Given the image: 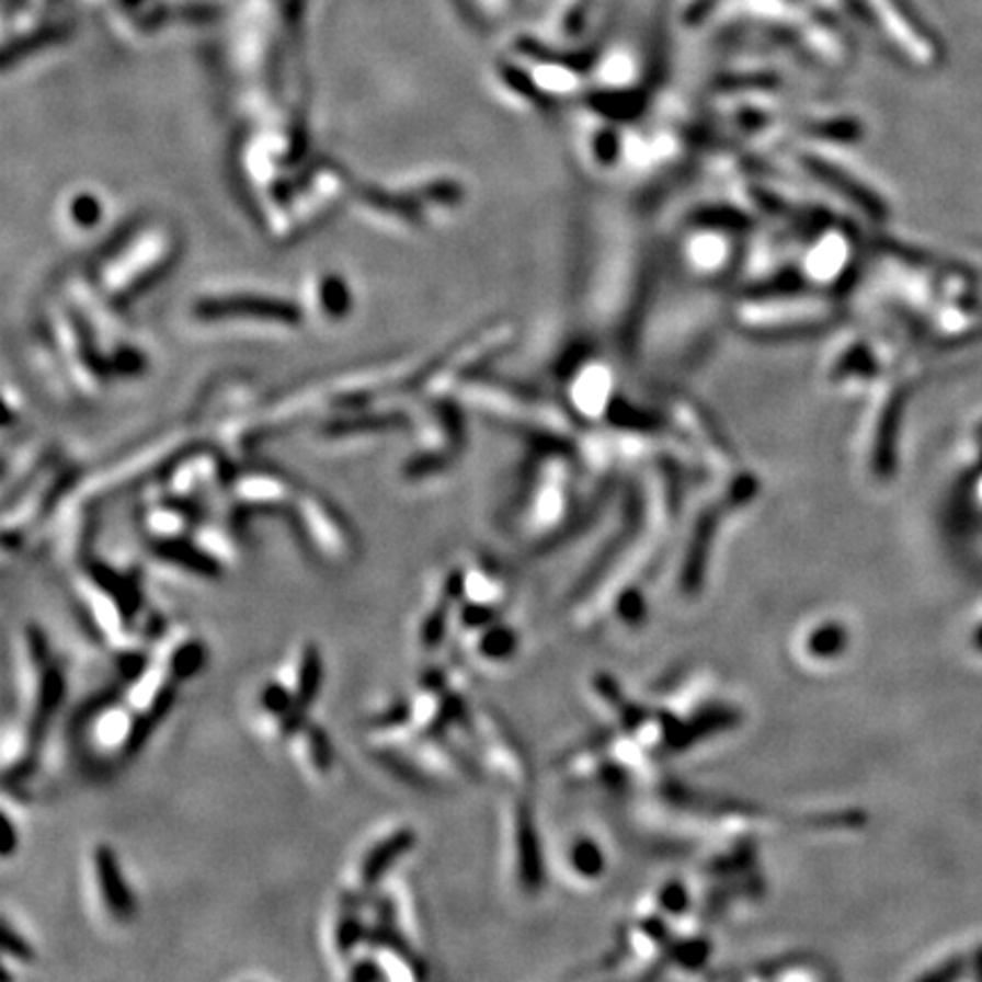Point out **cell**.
<instances>
[{"label": "cell", "instance_id": "cell-1", "mask_svg": "<svg viewBox=\"0 0 982 982\" xmlns=\"http://www.w3.org/2000/svg\"><path fill=\"white\" fill-rule=\"evenodd\" d=\"M141 723L146 717L135 712L130 705H107L89 723V736L103 753H128L141 740Z\"/></svg>", "mask_w": 982, "mask_h": 982}, {"label": "cell", "instance_id": "cell-2", "mask_svg": "<svg viewBox=\"0 0 982 982\" xmlns=\"http://www.w3.org/2000/svg\"><path fill=\"white\" fill-rule=\"evenodd\" d=\"M305 526L307 535H310L315 548L328 560L344 562L353 548L349 530L336 521L330 512L326 514L321 505H307L305 510Z\"/></svg>", "mask_w": 982, "mask_h": 982}, {"label": "cell", "instance_id": "cell-3", "mask_svg": "<svg viewBox=\"0 0 982 982\" xmlns=\"http://www.w3.org/2000/svg\"><path fill=\"white\" fill-rule=\"evenodd\" d=\"M94 871L99 882V894L103 903L107 905V912L116 918H126L133 912V899L123 876L118 871V865L114 859V853L107 848H96L94 853Z\"/></svg>", "mask_w": 982, "mask_h": 982}, {"label": "cell", "instance_id": "cell-4", "mask_svg": "<svg viewBox=\"0 0 982 982\" xmlns=\"http://www.w3.org/2000/svg\"><path fill=\"white\" fill-rule=\"evenodd\" d=\"M414 842V835L410 831H396L387 840L378 842L372 850L366 853L359 865V880L362 884H374L385 876V871L401 857Z\"/></svg>", "mask_w": 982, "mask_h": 982}, {"label": "cell", "instance_id": "cell-5", "mask_svg": "<svg viewBox=\"0 0 982 982\" xmlns=\"http://www.w3.org/2000/svg\"><path fill=\"white\" fill-rule=\"evenodd\" d=\"M319 683H321V658H319V651L315 647H305V651L300 653L298 664L294 666V683L287 685L294 692V696H296L298 708H302V705L315 700Z\"/></svg>", "mask_w": 982, "mask_h": 982}, {"label": "cell", "instance_id": "cell-6", "mask_svg": "<svg viewBox=\"0 0 982 982\" xmlns=\"http://www.w3.org/2000/svg\"><path fill=\"white\" fill-rule=\"evenodd\" d=\"M376 954L374 958L378 960L382 975L385 978H393V980H412L419 975V971L412 964V958L408 954V948H403V944L391 941V939H382V941H372Z\"/></svg>", "mask_w": 982, "mask_h": 982}, {"label": "cell", "instance_id": "cell-7", "mask_svg": "<svg viewBox=\"0 0 982 982\" xmlns=\"http://www.w3.org/2000/svg\"><path fill=\"white\" fill-rule=\"evenodd\" d=\"M203 660H205V651H203V647L198 641H182L180 647H175V649H171V653L167 655V660H164V664H167V669H169V673H171V678H190V675H194L201 666H203Z\"/></svg>", "mask_w": 982, "mask_h": 982}, {"label": "cell", "instance_id": "cell-8", "mask_svg": "<svg viewBox=\"0 0 982 982\" xmlns=\"http://www.w3.org/2000/svg\"><path fill=\"white\" fill-rule=\"evenodd\" d=\"M312 726H305L298 734L296 742L302 746V760L307 766H312L315 772L326 774L330 766V749L326 746V736L319 730H310Z\"/></svg>", "mask_w": 982, "mask_h": 982}, {"label": "cell", "instance_id": "cell-9", "mask_svg": "<svg viewBox=\"0 0 982 982\" xmlns=\"http://www.w3.org/2000/svg\"><path fill=\"white\" fill-rule=\"evenodd\" d=\"M368 937H366V928L362 926V921L355 916V914H342L340 916V921H336L334 924V950L340 956H346V958H351L353 956V948L357 946V944H364Z\"/></svg>", "mask_w": 982, "mask_h": 982}, {"label": "cell", "instance_id": "cell-10", "mask_svg": "<svg viewBox=\"0 0 982 982\" xmlns=\"http://www.w3.org/2000/svg\"><path fill=\"white\" fill-rule=\"evenodd\" d=\"M148 526H150V533L158 539L175 541L180 537V533L184 530V526H187V521H184V516H180L173 510H164V512H152L148 518Z\"/></svg>", "mask_w": 982, "mask_h": 982}, {"label": "cell", "instance_id": "cell-11", "mask_svg": "<svg viewBox=\"0 0 982 982\" xmlns=\"http://www.w3.org/2000/svg\"><path fill=\"white\" fill-rule=\"evenodd\" d=\"M960 973H962V960H950V962H946L944 967H939L937 971L926 973L924 978H926V980H954V978H958Z\"/></svg>", "mask_w": 982, "mask_h": 982}, {"label": "cell", "instance_id": "cell-12", "mask_svg": "<svg viewBox=\"0 0 982 982\" xmlns=\"http://www.w3.org/2000/svg\"><path fill=\"white\" fill-rule=\"evenodd\" d=\"M5 827H8V833L12 835V823H10V817H5ZM10 850H12V837H8V844H5V855H10Z\"/></svg>", "mask_w": 982, "mask_h": 982}, {"label": "cell", "instance_id": "cell-13", "mask_svg": "<svg viewBox=\"0 0 982 982\" xmlns=\"http://www.w3.org/2000/svg\"><path fill=\"white\" fill-rule=\"evenodd\" d=\"M975 975L982 978V948L978 950V956H975Z\"/></svg>", "mask_w": 982, "mask_h": 982}, {"label": "cell", "instance_id": "cell-14", "mask_svg": "<svg viewBox=\"0 0 982 982\" xmlns=\"http://www.w3.org/2000/svg\"><path fill=\"white\" fill-rule=\"evenodd\" d=\"M973 643H975V649L978 651H982V626L975 630V637H973Z\"/></svg>", "mask_w": 982, "mask_h": 982}]
</instances>
